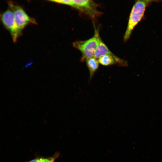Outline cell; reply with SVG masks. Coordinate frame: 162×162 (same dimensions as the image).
Returning <instances> with one entry per match:
<instances>
[{"mask_svg": "<svg viewBox=\"0 0 162 162\" xmlns=\"http://www.w3.org/2000/svg\"><path fill=\"white\" fill-rule=\"evenodd\" d=\"M94 35L88 40L78 41L73 43V46L82 53L81 62L85 61L87 59L94 57V52L100 38L98 31L95 30Z\"/></svg>", "mask_w": 162, "mask_h": 162, "instance_id": "cell-2", "label": "cell"}, {"mask_svg": "<svg viewBox=\"0 0 162 162\" xmlns=\"http://www.w3.org/2000/svg\"><path fill=\"white\" fill-rule=\"evenodd\" d=\"M80 8V11L84 13L91 18L94 19L99 17L102 13L97 9V5L91 0H74Z\"/></svg>", "mask_w": 162, "mask_h": 162, "instance_id": "cell-5", "label": "cell"}, {"mask_svg": "<svg viewBox=\"0 0 162 162\" xmlns=\"http://www.w3.org/2000/svg\"><path fill=\"white\" fill-rule=\"evenodd\" d=\"M89 72V80H91L99 68L98 60L94 57L90 58L85 61Z\"/></svg>", "mask_w": 162, "mask_h": 162, "instance_id": "cell-8", "label": "cell"}, {"mask_svg": "<svg viewBox=\"0 0 162 162\" xmlns=\"http://www.w3.org/2000/svg\"><path fill=\"white\" fill-rule=\"evenodd\" d=\"M98 61L99 63L104 66L117 64L121 66H126L128 65L125 60L115 55L104 56L98 58Z\"/></svg>", "mask_w": 162, "mask_h": 162, "instance_id": "cell-6", "label": "cell"}, {"mask_svg": "<svg viewBox=\"0 0 162 162\" xmlns=\"http://www.w3.org/2000/svg\"><path fill=\"white\" fill-rule=\"evenodd\" d=\"M54 162L52 161V162Z\"/></svg>", "mask_w": 162, "mask_h": 162, "instance_id": "cell-11", "label": "cell"}, {"mask_svg": "<svg viewBox=\"0 0 162 162\" xmlns=\"http://www.w3.org/2000/svg\"><path fill=\"white\" fill-rule=\"evenodd\" d=\"M59 155L58 152L56 153L52 157L46 158H38L33 159L30 161L27 162H54Z\"/></svg>", "mask_w": 162, "mask_h": 162, "instance_id": "cell-9", "label": "cell"}, {"mask_svg": "<svg viewBox=\"0 0 162 162\" xmlns=\"http://www.w3.org/2000/svg\"><path fill=\"white\" fill-rule=\"evenodd\" d=\"M49 1L55 3L68 5L77 9L80 11V8L75 3L74 0H53Z\"/></svg>", "mask_w": 162, "mask_h": 162, "instance_id": "cell-10", "label": "cell"}, {"mask_svg": "<svg viewBox=\"0 0 162 162\" xmlns=\"http://www.w3.org/2000/svg\"><path fill=\"white\" fill-rule=\"evenodd\" d=\"M148 1L147 0H138L134 5L130 14L127 26L124 35V41L129 39L134 27L142 17Z\"/></svg>", "mask_w": 162, "mask_h": 162, "instance_id": "cell-1", "label": "cell"}, {"mask_svg": "<svg viewBox=\"0 0 162 162\" xmlns=\"http://www.w3.org/2000/svg\"><path fill=\"white\" fill-rule=\"evenodd\" d=\"M0 22L10 32L14 42H16L22 32L17 28L14 13L10 8L0 14Z\"/></svg>", "mask_w": 162, "mask_h": 162, "instance_id": "cell-4", "label": "cell"}, {"mask_svg": "<svg viewBox=\"0 0 162 162\" xmlns=\"http://www.w3.org/2000/svg\"><path fill=\"white\" fill-rule=\"evenodd\" d=\"M9 8L13 11L16 26L21 32L23 29L28 24H35L36 22L30 17L19 5L12 1H8Z\"/></svg>", "mask_w": 162, "mask_h": 162, "instance_id": "cell-3", "label": "cell"}, {"mask_svg": "<svg viewBox=\"0 0 162 162\" xmlns=\"http://www.w3.org/2000/svg\"><path fill=\"white\" fill-rule=\"evenodd\" d=\"M106 55H115L110 50L100 38L94 52V57L96 59L99 58L101 57Z\"/></svg>", "mask_w": 162, "mask_h": 162, "instance_id": "cell-7", "label": "cell"}]
</instances>
